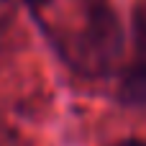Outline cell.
<instances>
[{"label": "cell", "instance_id": "1", "mask_svg": "<svg viewBox=\"0 0 146 146\" xmlns=\"http://www.w3.org/2000/svg\"><path fill=\"white\" fill-rule=\"evenodd\" d=\"M126 46V28L115 8L108 0H87L82 26L69 38V46L62 54L72 64V69L82 72L85 77L100 80L121 69Z\"/></svg>", "mask_w": 146, "mask_h": 146}, {"label": "cell", "instance_id": "4", "mask_svg": "<svg viewBox=\"0 0 146 146\" xmlns=\"http://www.w3.org/2000/svg\"><path fill=\"white\" fill-rule=\"evenodd\" d=\"M113 146H146L144 139H121V141H115Z\"/></svg>", "mask_w": 146, "mask_h": 146}, {"label": "cell", "instance_id": "2", "mask_svg": "<svg viewBox=\"0 0 146 146\" xmlns=\"http://www.w3.org/2000/svg\"><path fill=\"white\" fill-rule=\"evenodd\" d=\"M126 44H131V54L118 69V103L146 108V0H136L131 8Z\"/></svg>", "mask_w": 146, "mask_h": 146}, {"label": "cell", "instance_id": "3", "mask_svg": "<svg viewBox=\"0 0 146 146\" xmlns=\"http://www.w3.org/2000/svg\"><path fill=\"white\" fill-rule=\"evenodd\" d=\"M54 0H23V5H26V10L31 13V18L36 21V23H41V13L51 5Z\"/></svg>", "mask_w": 146, "mask_h": 146}]
</instances>
